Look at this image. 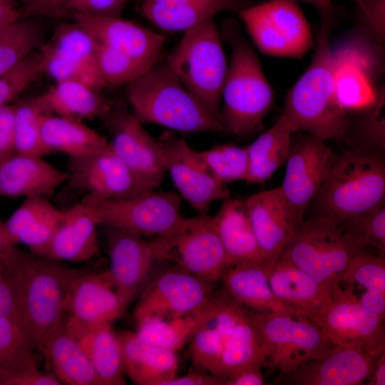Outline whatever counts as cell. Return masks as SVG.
I'll use <instances>...</instances> for the list:
<instances>
[{"label": "cell", "mask_w": 385, "mask_h": 385, "mask_svg": "<svg viewBox=\"0 0 385 385\" xmlns=\"http://www.w3.org/2000/svg\"><path fill=\"white\" fill-rule=\"evenodd\" d=\"M333 18L321 19L312 60L288 91L282 115L294 133L306 132L323 140L345 136L351 120L334 89V58L329 43Z\"/></svg>", "instance_id": "6da1fadb"}, {"label": "cell", "mask_w": 385, "mask_h": 385, "mask_svg": "<svg viewBox=\"0 0 385 385\" xmlns=\"http://www.w3.org/2000/svg\"><path fill=\"white\" fill-rule=\"evenodd\" d=\"M1 261L11 274L18 309L36 349L47 332L63 316L71 280L82 269L18 249H7Z\"/></svg>", "instance_id": "7a4b0ae2"}, {"label": "cell", "mask_w": 385, "mask_h": 385, "mask_svg": "<svg viewBox=\"0 0 385 385\" xmlns=\"http://www.w3.org/2000/svg\"><path fill=\"white\" fill-rule=\"evenodd\" d=\"M126 95L136 119L173 132H225L221 122L210 113L184 87L168 63H156L126 85Z\"/></svg>", "instance_id": "3957f363"}, {"label": "cell", "mask_w": 385, "mask_h": 385, "mask_svg": "<svg viewBox=\"0 0 385 385\" xmlns=\"http://www.w3.org/2000/svg\"><path fill=\"white\" fill-rule=\"evenodd\" d=\"M385 203L384 154L350 148L337 159L310 203L314 215H322L339 225Z\"/></svg>", "instance_id": "277c9868"}, {"label": "cell", "mask_w": 385, "mask_h": 385, "mask_svg": "<svg viewBox=\"0 0 385 385\" xmlns=\"http://www.w3.org/2000/svg\"><path fill=\"white\" fill-rule=\"evenodd\" d=\"M230 26L226 35L232 51L222 87L220 122L225 133L245 136L261 126L274 95L254 50Z\"/></svg>", "instance_id": "5b68a950"}, {"label": "cell", "mask_w": 385, "mask_h": 385, "mask_svg": "<svg viewBox=\"0 0 385 385\" xmlns=\"http://www.w3.org/2000/svg\"><path fill=\"white\" fill-rule=\"evenodd\" d=\"M166 63L184 87L220 121L227 63L218 29L209 19L185 31Z\"/></svg>", "instance_id": "8992f818"}, {"label": "cell", "mask_w": 385, "mask_h": 385, "mask_svg": "<svg viewBox=\"0 0 385 385\" xmlns=\"http://www.w3.org/2000/svg\"><path fill=\"white\" fill-rule=\"evenodd\" d=\"M359 250L344 238L332 219L312 215L295 228L279 258L311 276L332 293Z\"/></svg>", "instance_id": "52a82bcc"}, {"label": "cell", "mask_w": 385, "mask_h": 385, "mask_svg": "<svg viewBox=\"0 0 385 385\" xmlns=\"http://www.w3.org/2000/svg\"><path fill=\"white\" fill-rule=\"evenodd\" d=\"M98 225L126 230L140 236L167 237L180 227L181 197L174 192L149 189L119 199L85 195L81 201Z\"/></svg>", "instance_id": "ba28073f"}, {"label": "cell", "mask_w": 385, "mask_h": 385, "mask_svg": "<svg viewBox=\"0 0 385 385\" xmlns=\"http://www.w3.org/2000/svg\"><path fill=\"white\" fill-rule=\"evenodd\" d=\"M255 317L263 342L265 367L270 374L278 372L276 379L337 346L312 320L275 313L255 312Z\"/></svg>", "instance_id": "9c48e42d"}, {"label": "cell", "mask_w": 385, "mask_h": 385, "mask_svg": "<svg viewBox=\"0 0 385 385\" xmlns=\"http://www.w3.org/2000/svg\"><path fill=\"white\" fill-rule=\"evenodd\" d=\"M259 50L269 56L300 58L313 46L309 23L294 0H270L238 13Z\"/></svg>", "instance_id": "30bf717a"}, {"label": "cell", "mask_w": 385, "mask_h": 385, "mask_svg": "<svg viewBox=\"0 0 385 385\" xmlns=\"http://www.w3.org/2000/svg\"><path fill=\"white\" fill-rule=\"evenodd\" d=\"M158 260H171L191 274L213 283L230 267L213 217L204 213L183 220L171 235L152 241Z\"/></svg>", "instance_id": "8fae6325"}, {"label": "cell", "mask_w": 385, "mask_h": 385, "mask_svg": "<svg viewBox=\"0 0 385 385\" xmlns=\"http://www.w3.org/2000/svg\"><path fill=\"white\" fill-rule=\"evenodd\" d=\"M337 154L325 140L312 135L292 140L279 190L300 223L329 173Z\"/></svg>", "instance_id": "7c38bea8"}, {"label": "cell", "mask_w": 385, "mask_h": 385, "mask_svg": "<svg viewBox=\"0 0 385 385\" xmlns=\"http://www.w3.org/2000/svg\"><path fill=\"white\" fill-rule=\"evenodd\" d=\"M158 142L165 172L170 174L179 195L196 211L203 214L214 202L230 197L225 184L211 173L199 151L185 140L173 131L165 130Z\"/></svg>", "instance_id": "4fadbf2b"}, {"label": "cell", "mask_w": 385, "mask_h": 385, "mask_svg": "<svg viewBox=\"0 0 385 385\" xmlns=\"http://www.w3.org/2000/svg\"><path fill=\"white\" fill-rule=\"evenodd\" d=\"M212 283L176 265L146 287L135 307L137 323L150 318H173L196 313L212 297Z\"/></svg>", "instance_id": "5bb4252c"}, {"label": "cell", "mask_w": 385, "mask_h": 385, "mask_svg": "<svg viewBox=\"0 0 385 385\" xmlns=\"http://www.w3.org/2000/svg\"><path fill=\"white\" fill-rule=\"evenodd\" d=\"M103 120L114 152L140 180L156 189L166 173L158 140L143 128L122 102L112 103Z\"/></svg>", "instance_id": "9a60e30c"}, {"label": "cell", "mask_w": 385, "mask_h": 385, "mask_svg": "<svg viewBox=\"0 0 385 385\" xmlns=\"http://www.w3.org/2000/svg\"><path fill=\"white\" fill-rule=\"evenodd\" d=\"M68 180L72 188L99 199H119L153 189L117 155L111 144L98 150L71 157Z\"/></svg>", "instance_id": "2e32d148"}, {"label": "cell", "mask_w": 385, "mask_h": 385, "mask_svg": "<svg viewBox=\"0 0 385 385\" xmlns=\"http://www.w3.org/2000/svg\"><path fill=\"white\" fill-rule=\"evenodd\" d=\"M384 319L334 287L331 301L316 320L335 344H356L379 356L385 351Z\"/></svg>", "instance_id": "e0dca14e"}, {"label": "cell", "mask_w": 385, "mask_h": 385, "mask_svg": "<svg viewBox=\"0 0 385 385\" xmlns=\"http://www.w3.org/2000/svg\"><path fill=\"white\" fill-rule=\"evenodd\" d=\"M97 43L80 24H61L42 46L45 73L56 82L77 81L100 91L103 88L96 66Z\"/></svg>", "instance_id": "ac0fdd59"}, {"label": "cell", "mask_w": 385, "mask_h": 385, "mask_svg": "<svg viewBox=\"0 0 385 385\" xmlns=\"http://www.w3.org/2000/svg\"><path fill=\"white\" fill-rule=\"evenodd\" d=\"M107 270L118 294L127 304L141 293L155 261L154 245L144 237L118 228L104 227Z\"/></svg>", "instance_id": "d6986e66"}, {"label": "cell", "mask_w": 385, "mask_h": 385, "mask_svg": "<svg viewBox=\"0 0 385 385\" xmlns=\"http://www.w3.org/2000/svg\"><path fill=\"white\" fill-rule=\"evenodd\" d=\"M244 204L268 273L299 223L279 187L251 195Z\"/></svg>", "instance_id": "ffe728a7"}, {"label": "cell", "mask_w": 385, "mask_h": 385, "mask_svg": "<svg viewBox=\"0 0 385 385\" xmlns=\"http://www.w3.org/2000/svg\"><path fill=\"white\" fill-rule=\"evenodd\" d=\"M379 356L356 344L337 345L330 353L275 379L289 385H359L371 376Z\"/></svg>", "instance_id": "44dd1931"}, {"label": "cell", "mask_w": 385, "mask_h": 385, "mask_svg": "<svg viewBox=\"0 0 385 385\" xmlns=\"http://www.w3.org/2000/svg\"><path fill=\"white\" fill-rule=\"evenodd\" d=\"M33 338L19 310L0 317V385H56L37 366Z\"/></svg>", "instance_id": "7402d4cb"}, {"label": "cell", "mask_w": 385, "mask_h": 385, "mask_svg": "<svg viewBox=\"0 0 385 385\" xmlns=\"http://www.w3.org/2000/svg\"><path fill=\"white\" fill-rule=\"evenodd\" d=\"M248 309L225 290L211 297L190 339V355L196 368L212 375L237 324Z\"/></svg>", "instance_id": "603a6c76"}, {"label": "cell", "mask_w": 385, "mask_h": 385, "mask_svg": "<svg viewBox=\"0 0 385 385\" xmlns=\"http://www.w3.org/2000/svg\"><path fill=\"white\" fill-rule=\"evenodd\" d=\"M98 43L133 58L148 69L158 61L165 38L163 35L121 17L71 15Z\"/></svg>", "instance_id": "cb8c5ba5"}, {"label": "cell", "mask_w": 385, "mask_h": 385, "mask_svg": "<svg viewBox=\"0 0 385 385\" xmlns=\"http://www.w3.org/2000/svg\"><path fill=\"white\" fill-rule=\"evenodd\" d=\"M128 305L116 292L106 271L82 269L69 284L64 311L88 323H110L120 318Z\"/></svg>", "instance_id": "d4e9b609"}, {"label": "cell", "mask_w": 385, "mask_h": 385, "mask_svg": "<svg viewBox=\"0 0 385 385\" xmlns=\"http://www.w3.org/2000/svg\"><path fill=\"white\" fill-rule=\"evenodd\" d=\"M63 212L46 197H26L4 222L9 244L11 246L22 244L31 253L45 257Z\"/></svg>", "instance_id": "484cf974"}, {"label": "cell", "mask_w": 385, "mask_h": 385, "mask_svg": "<svg viewBox=\"0 0 385 385\" xmlns=\"http://www.w3.org/2000/svg\"><path fill=\"white\" fill-rule=\"evenodd\" d=\"M267 274L275 296L302 318L315 322L331 301V292L282 258H279Z\"/></svg>", "instance_id": "4316f807"}, {"label": "cell", "mask_w": 385, "mask_h": 385, "mask_svg": "<svg viewBox=\"0 0 385 385\" xmlns=\"http://www.w3.org/2000/svg\"><path fill=\"white\" fill-rule=\"evenodd\" d=\"M43 156L14 153L0 163V196L47 197L68 180Z\"/></svg>", "instance_id": "83f0119b"}, {"label": "cell", "mask_w": 385, "mask_h": 385, "mask_svg": "<svg viewBox=\"0 0 385 385\" xmlns=\"http://www.w3.org/2000/svg\"><path fill=\"white\" fill-rule=\"evenodd\" d=\"M37 349L61 384L102 385L83 348L68 330L64 316L47 332Z\"/></svg>", "instance_id": "f1b7e54d"}, {"label": "cell", "mask_w": 385, "mask_h": 385, "mask_svg": "<svg viewBox=\"0 0 385 385\" xmlns=\"http://www.w3.org/2000/svg\"><path fill=\"white\" fill-rule=\"evenodd\" d=\"M69 332L78 342L102 385L125 384L121 346L110 323H88L65 317Z\"/></svg>", "instance_id": "f546056e"}, {"label": "cell", "mask_w": 385, "mask_h": 385, "mask_svg": "<svg viewBox=\"0 0 385 385\" xmlns=\"http://www.w3.org/2000/svg\"><path fill=\"white\" fill-rule=\"evenodd\" d=\"M253 0H143V15L160 29L185 31L220 12L240 11Z\"/></svg>", "instance_id": "4dcf8cb0"}, {"label": "cell", "mask_w": 385, "mask_h": 385, "mask_svg": "<svg viewBox=\"0 0 385 385\" xmlns=\"http://www.w3.org/2000/svg\"><path fill=\"white\" fill-rule=\"evenodd\" d=\"M98 225L81 202L63 210L45 257L58 261H88L100 252Z\"/></svg>", "instance_id": "1f68e13d"}, {"label": "cell", "mask_w": 385, "mask_h": 385, "mask_svg": "<svg viewBox=\"0 0 385 385\" xmlns=\"http://www.w3.org/2000/svg\"><path fill=\"white\" fill-rule=\"evenodd\" d=\"M118 336L125 374L135 384L165 385L177 376L175 351L146 343L135 332L123 331Z\"/></svg>", "instance_id": "d6a6232c"}, {"label": "cell", "mask_w": 385, "mask_h": 385, "mask_svg": "<svg viewBox=\"0 0 385 385\" xmlns=\"http://www.w3.org/2000/svg\"><path fill=\"white\" fill-rule=\"evenodd\" d=\"M221 279L227 294L252 312L283 314L302 318L275 296L268 274L261 263L249 261L232 265L227 270Z\"/></svg>", "instance_id": "836d02e7"}, {"label": "cell", "mask_w": 385, "mask_h": 385, "mask_svg": "<svg viewBox=\"0 0 385 385\" xmlns=\"http://www.w3.org/2000/svg\"><path fill=\"white\" fill-rule=\"evenodd\" d=\"M100 91L77 81H63L36 98L43 110L78 121L102 118L109 113L112 103L100 95Z\"/></svg>", "instance_id": "e575fe53"}, {"label": "cell", "mask_w": 385, "mask_h": 385, "mask_svg": "<svg viewBox=\"0 0 385 385\" xmlns=\"http://www.w3.org/2000/svg\"><path fill=\"white\" fill-rule=\"evenodd\" d=\"M214 217L230 267L242 262L265 261L248 217L244 201L224 200Z\"/></svg>", "instance_id": "d590c367"}, {"label": "cell", "mask_w": 385, "mask_h": 385, "mask_svg": "<svg viewBox=\"0 0 385 385\" xmlns=\"http://www.w3.org/2000/svg\"><path fill=\"white\" fill-rule=\"evenodd\" d=\"M335 287L384 319L385 261L382 256L364 251L357 253Z\"/></svg>", "instance_id": "8d00e7d4"}, {"label": "cell", "mask_w": 385, "mask_h": 385, "mask_svg": "<svg viewBox=\"0 0 385 385\" xmlns=\"http://www.w3.org/2000/svg\"><path fill=\"white\" fill-rule=\"evenodd\" d=\"M41 138L48 154L63 153L71 157L88 154L108 146L109 141L83 122L45 114Z\"/></svg>", "instance_id": "74e56055"}, {"label": "cell", "mask_w": 385, "mask_h": 385, "mask_svg": "<svg viewBox=\"0 0 385 385\" xmlns=\"http://www.w3.org/2000/svg\"><path fill=\"white\" fill-rule=\"evenodd\" d=\"M294 131L280 115L275 123L246 146L249 171L246 182L262 184L287 160Z\"/></svg>", "instance_id": "f35d334b"}, {"label": "cell", "mask_w": 385, "mask_h": 385, "mask_svg": "<svg viewBox=\"0 0 385 385\" xmlns=\"http://www.w3.org/2000/svg\"><path fill=\"white\" fill-rule=\"evenodd\" d=\"M262 339L255 317L248 309L237 324L212 375L225 379L242 369L265 367Z\"/></svg>", "instance_id": "ab89813d"}, {"label": "cell", "mask_w": 385, "mask_h": 385, "mask_svg": "<svg viewBox=\"0 0 385 385\" xmlns=\"http://www.w3.org/2000/svg\"><path fill=\"white\" fill-rule=\"evenodd\" d=\"M334 66L335 97L344 110L364 111L377 102L381 95L374 85V72L363 65L334 58Z\"/></svg>", "instance_id": "60d3db41"}, {"label": "cell", "mask_w": 385, "mask_h": 385, "mask_svg": "<svg viewBox=\"0 0 385 385\" xmlns=\"http://www.w3.org/2000/svg\"><path fill=\"white\" fill-rule=\"evenodd\" d=\"M206 305L199 312L185 316L145 319L137 323L135 333L146 343L176 352L190 341L205 316Z\"/></svg>", "instance_id": "b9f144b4"}, {"label": "cell", "mask_w": 385, "mask_h": 385, "mask_svg": "<svg viewBox=\"0 0 385 385\" xmlns=\"http://www.w3.org/2000/svg\"><path fill=\"white\" fill-rule=\"evenodd\" d=\"M43 31L31 20H18L0 30V76L42 44Z\"/></svg>", "instance_id": "7bdbcfd3"}, {"label": "cell", "mask_w": 385, "mask_h": 385, "mask_svg": "<svg viewBox=\"0 0 385 385\" xmlns=\"http://www.w3.org/2000/svg\"><path fill=\"white\" fill-rule=\"evenodd\" d=\"M14 144L16 153L47 155L41 138V122L46 113L36 97L15 105Z\"/></svg>", "instance_id": "ee69618b"}, {"label": "cell", "mask_w": 385, "mask_h": 385, "mask_svg": "<svg viewBox=\"0 0 385 385\" xmlns=\"http://www.w3.org/2000/svg\"><path fill=\"white\" fill-rule=\"evenodd\" d=\"M345 240L357 250L366 246L385 252V203L356 215L341 225Z\"/></svg>", "instance_id": "f6af8a7d"}, {"label": "cell", "mask_w": 385, "mask_h": 385, "mask_svg": "<svg viewBox=\"0 0 385 385\" xmlns=\"http://www.w3.org/2000/svg\"><path fill=\"white\" fill-rule=\"evenodd\" d=\"M96 66L103 87L126 86L149 70L129 56L98 43Z\"/></svg>", "instance_id": "bcb514c9"}, {"label": "cell", "mask_w": 385, "mask_h": 385, "mask_svg": "<svg viewBox=\"0 0 385 385\" xmlns=\"http://www.w3.org/2000/svg\"><path fill=\"white\" fill-rule=\"evenodd\" d=\"M199 153L211 173L221 183L246 180L249 171L246 147L224 144Z\"/></svg>", "instance_id": "7dc6e473"}, {"label": "cell", "mask_w": 385, "mask_h": 385, "mask_svg": "<svg viewBox=\"0 0 385 385\" xmlns=\"http://www.w3.org/2000/svg\"><path fill=\"white\" fill-rule=\"evenodd\" d=\"M384 106V96L381 95L373 106L365 110L366 113L358 121L354 129L348 130L345 136L351 135L350 148L384 154L385 149L384 117L382 111Z\"/></svg>", "instance_id": "c3c4849f"}, {"label": "cell", "mask_w": 385, "mask_h": 385, "mask_svg": "<svg viewBox=\"0 0 385 385\" xmlns=\"http://www.w3.org/2000/svg\"><path fill=\"white\" fill-rule=\"evenodd\" d=\"M45 73L41 52H33L13 69L0 76V106L27 88Z\"/></svg>", "instance_id": "681fc988"}, {"label": "cell", "mask_w": 385, "mask_h": 385, "mask_svg": "<svg viewBox=\"0 0 385 385\" xmlns=\"http://www.w3.org/2000/svg\"><path fill=\"white\" fill-rule=\"evenodd\" d=\"M68 14L121 17L127 0H62Z\"/></svg>", "instance_id": "f907efd6"}, {"label": "cell", "mask_w": 385, "mask_h": 385, "mask_svg": "<svg viewBox=\"0 0 385 385\" xmlns=\"http://www.w3.org/2000/svg\"><path fill=\"white\" fill-rule=\"evenodd\" d=\"M15 105L0 106V163L14 153Z\"/></svg>", "instance_id": "816d5d0a"}, {"label": "cell", "mask_w": 385, "mask_h": 385, "mask_svg": "<svg viewBox=\"0 0 385 385\" xmlns=\"http://www.w3.org/2000/svg\"><path fill=\"white\" fill-rule=\"evenodd\" d=\"M18 309V298L11 273L0 260V317Z\"/></svg>", "instance_id": "f5cc1de1"}, {"label": "cell", "mask_w": 385, "mask_h": 385, "mask_svg": "<svg viewBox=\"0 0 385 385\" xmlns=\"http://www.w3.org/2000/svg\"><path fill=\"white\" fill-rule=\"evenodd\" d=\"M360 14L365 24L378 37L382 36L384 22V0H358Z\"/></svg>", "instance_id": "db71d44e"}, {"label": "cell", "mask_w": 385, "mask_h": 385, "mask_svg": "<svg viewBox=\"0 0 385 385\" xmlns=\"http://www.w3.org/2000/svg\"><path fill=\"white\" fill-rule=\"evenodd\" d=\"M27 12L31 14L53 18L66 16L62 0H24Z\"/></svg>", "instance_id": "11a10c76"}, {"label": "cell", "mask_w": 385, "mask_h": 385, "mask_svg": "<svg viewBox=\"0 0 385 385\" xmlns=\"http://www.w3.org/2000/svg\"><path fill=\"white\" fill-rule=\"evenodd\" d=\"M225 379L216 377L211 374L200 371L190 372L182 376H175L165 385H222Z\"/></svg>", "instance_id": "9f6ffc18"}, {"label": "cell", "mask_w": 385, "mask_h": 385, "mask_svg": "<svg viewBox=\"0 0 385 385\" xmlns=\"http://www.w3.org/2000/svg\"><path fill=\"white\" fill-rule=\"evenodd\" d=\"M262 367L250 366L235 372L225 379V385H262L264 376Z\"/></svg>", "instance_id": "6f0895ef"}, {"label": "cell", "mask_w": 385, "mask_h": 385, "mask_svg": "<svg viewBox=\"0 0 385 385\" xmlns=\"http://www.w3.org/2000/svg\"><path fill=\"white\" fill-rule=\"evenodd\" d=\"M21 19L14 0H0V30Z\"/></svg>", "instance_id": "680465c9"}, {"label": "cell", "mask_w": 385, "mask_h": 385, "mask_svg": "<svg viewBox=\"0 0 385 385\" xmlns=\"http://www.w3.org/2000/svg\"><path fill=\"white\" fill-rule=\"evenodd\" d=\"M366 381L367 385L385 384V351L379 356L374 369Z\"/></svg>", "instance_id": "91938a15"}, {"label": "cell", "mask_w": 385, "mask_h": 385, "mask_svg": "<svg viewBox=\"0 0 385 385\" xmlns=\"http://www.w3.org/2000/svg\"><path fill=\"white\" fill-rule=\"evenodd\" d=\"M312 5L319 13L321 18L334 17V8L332 0H294Z\"/></svg>", "instance_id": "94428289"}, {"label": "cell", "mask_w": 385, "mask_h": 385, "mask_svg": "<svg viewBox=\"0 0 385 385\" xmlns=\"http://www.w3.org/2000/svg\"><path fill=\"white\" fill-rule=\"evenodd\" d=\"M10 247H11V245L9 244L7 240L4 230V222L0 220V260L3 255Z\"/></svg>", "instance_id": "6125c7cd"}]
</instances>
